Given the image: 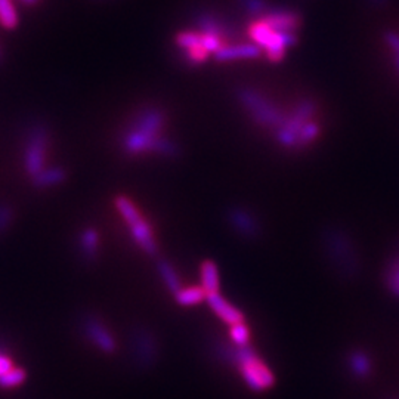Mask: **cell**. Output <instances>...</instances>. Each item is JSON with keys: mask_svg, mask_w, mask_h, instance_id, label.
I'll use <instances>...</instances> for the list:
<instances>
[{"mask_svg": "<svg viewBox=\"0 0 399 399\" xmlns=\"http://www.w3.org/2000/svg\"><path fill=\"white\" fill-rule=\"evenodd\" d=\"M66 179V172L64 167L53 166V167H45L42 172L31 178V183L36 190H46L52 188V186L61 185Z\"/></svg>", "mask_w": 399, "mask_h": 399, "instance_id": "cell-17", "label": "cell"}, {"mask_svg": "<svg viewBox=\"0 0 399 399\" xmlns=\"http://www.w3.org/2000/svg\"><path fill=\"white\" fill-rule=\"evenodd\" d=\"M206 298H207V293L204 291L202 286L182 288L178 295H175V299L178 304L181 306H194L197 303H202L203 300H206Z\"/></svg>", "mask_w": 399, "mask_h": 399, "instance_id": "cell-23", "label": "cell"}, {"mask_svg": "<svg viewBox=\"0 0 399 399\" xmlns=\"http://www.w3.org/2000/svg\"><path fill=\"white\" fill-rule=\"evenodd\" d=\"M216 354L225 363L235 364L237 367H241L251 361H256L259 358L251 346H237L231 343H220L216 346Z\"/></svg>", "mask_w": 399, "mask_h": 399, "instance_id": "cell-12", "label": "cell"}, {"mask_svg": "<svg viewBox=\"0 0 399 399\" xmlns=\"http://www.w3.org/2000/svg\"><path fill=\"white\" fill-rule=\"evenodd\" d=\"M384 42L389 46L392 55H393V64L395 69L399 71V34L396 31H386L384 33Z\"/></svg>", "mask_w": 399, "mask_h": 399, "instance_id": "cell-30", "label": "cell"}, {"mask_svg": "<svg viewBox=\"0 0 399 399\" xmlns=\"http://www.w3.org/2000/svg\"><path fill=\"white\" fill-rule=\"evenodd\" d=\"M346 365H348L351 374L359 380L368 379L372 372L371 358L363 349H352L346 356Z\"/></svg>", "mask_w": 399, "mask_h": 399, "instance_id": "cell-16", "label": "cell"}, {"mask_svg": "<svg viewBox=\"0 0 399 399\" xmlns=\"http://www.w3.org/2000/svg\"><path fill=\"white\" fill-rule=\"evenodd\" d=\"M248 36L253 43L265 50L266 58L271 62L281 61L286 55V50L298 43V36L295 33H278L271 27L256 20L250 25Z\"/></svg>", "mask_w": 399, "mask_h": 399, "instance_id": "cell-3", "label": "cell"}, {"mask_svg": "<svg viewBox=\"0 0 399 399\" xmlns=\"http://www.w3.org/2000/svg\"><path fill=\"white\" fill-rule=\"evenodd\" d=\"M238 370L241 372L246 384L253 392H262L266 389H271L275 383L272 371L265 365L260 358H258L256 361H251L248 364L238 367Z\"/></svg>", "mask_w": 399, "mask_h": 399, "instance_id": "cell-9", "label": "cell"}, {"mask_svg": "<svg viewBox=\"0 0 399 399\" xmlns=\"http://www.w3.org/2000/svg\"><path fill=\"white\" fill-rule=\"evenodd\" d=\"M324 246L328 258L337 268L348 276H352L358 271V256L355 253L352 239L348 234L340 230L330 228L324 234Z\"/></svg>", "mask_w": 399, "mask_h": 399, "instance_id": "cell-4", "label": "cell"}, {"mask_svg": "<svg viewBox=\"0 0 399 399\" xmlns=\"http://www.w3.org/2000/svg\"><path fill=\"white\" fill-rule=\"evenodd\" d=\"M101 2H102V0H101Z\"/></svg>", "mask_w": 399, "mask_h": 399, "instance_id": "cell-38", "label": "cell"}, {"mask_svg": "<svg viewBox=\"0 0 399 399\" xmlns=\"http://www.w3.org/2000/svg\"><path fill=\"white\" fill-rule=\"evenodd\" d=\"M222 38L218 36H211V34H202V48L207 52V53H215L222 48Z\"/></svg>", "mask_w": 399, "mask_h": 399, "instance_id": "cell-31", "label": "cell"}, {"mask_svg": "<svg viewBox=\"0 0 399 399\" xmlns=\"http://www.w3.org/2000/svg\"><path fill=\"white\" fill-rule=\"evenodd\" d=\"M21 2H22L24 5H29V6H30V5H34V4L37 2V0H21Z\"/></svg>", "mask_w": 399, "mask_h": 399, "instance_id": "cell-36", "label": "cell"}, {"mask_svg": "<svg viewBox=\"0 0 399 399\" xmlns=\"http://www.w3.org/2000/svg\"><path fill=\"white\" fill-rule=\"evenodd\" d=\"M260 21L271 27L274 31L298 34V30L300 29L302 24V17L293 9L270 8L268 12L260 18Z\"/></svg>", "mask_w": 399, "mask_h": 399, "instance_id": "cell-10", "label": "cell"}, {"mask_svg": "<svg viewBox=\"0 0 399 399\" xmlns=\"http://www.w3.org/2000/svg\"><path fill=\"white\" fill-rule=\"evenodd\" d=\"M13 367H12V361L10 359L6 356V355H4V354H0V376H4L5 372H8L9 370H12Z\"/></svg>", "mask_w": 399, "mask_h": 399, "instance_id": "cell-34", "label": "cell"}, {"mask_svg": "<svg viewBox=\"0 0 399 399\" xmlns=\"http://www.w3.org/2000/svg\"><path fill=\"white\" fill-rule=\"evenodd\" d=\"M211 311L215 312L223 323L234 326L238 323L244 321V315L241 311H238L235 306H232L225 298H222L219 293H213V295H207L206 298Z\"/></svg>", "mask_w": 399, "mask_h": 399, "instance_id": "cell-15", "label": "cell"}, {"mask_svg": "<svg viewBox=\"0 0 399 399\" xmlns=\"http://www.w3.org/2000/svg\"><path fill=\"white\" fill-rule=\"evenodd\" d=\"M82 330L86 339L95 344L99 351L110 355L117 351V343L114 337L111 336L108 328L105 327V324L98 316L95 315L85 316L82 321Z\"/></svg>", "mask_w": 399, "mask_h": 399, "instance_id": "cell-7", "label": "cell"}, {"mask_svg": "<svg viewBox=\"0 0 399 399\" xmlns=\"http://www.w3.org/2000/svg\"><path fill=\"white\" fill-rule=\"evenodd\" d=\"M237 99L250 117L255 120V123L262 127L276 130L287 117L278 105L253 88H239L237 90Z\"/></svg>", "mask_w": 399, "mask_h": 399, "instance_id": "cell-2", "label": "cell"}, {"mask_svg": "<svg viewBox=\"0 0 399 399\" xmlns=\"http://www.w3.org/2000/svg\"><path fill=\"white\" fill-rule=\"evenodd\" d=\"M195 25L200 34H211V36H218L220 38L235 36V29L231 24L222 21L218 15H215V13L207 10L198 13L195 17Z\"/></svg>", "mask_w": 399, "mask_h": 399, "instance_id": "cell-11", "label": "cell"}, {"mask_svg": "<svg viewBox=\"0 0 399 399\" xmlns=\"http://www.w3.org/2000/svg\"><path fill=\"white\" fill-rule=\"evenodd\" d=\"M209 53L203 49V48H198V49H192V50H186L185 52V57L188 59L191 64H202L207 59Z\"/></svg>", "mask_w": 399, "mask_h": 399, "instance_id": "cell-33", "label": "cell"}, {"mask_svg": "<svg viewBox=\"0 0 399 399\" xmlns=\"http://www.w3.org/2000/svg\"><path fill=\"white\" fill-rule=\"evenodd\" d=\"M25 371L22 368H12L8 372H5L4 376H0V388L2 389H10L20 386L25 380Z\"/></svg>", "mask_w": 399, "mask_h": 399, "instance_id": "cell-27", "label": "cell"}, {"mask_svg": "<svg viewBox=\"0 0 399 399\" xmlns=\"http://www.w3.org/2000/svg\"><path fill=\"white\" fill-rule=\"evenodd\" d=\"M238 2L248 15L255 20H260L270 9L266 0H238Z\"/></svg>", "mask_w": 399, "mask_h": 399, "instance_id": "cell-25", "label": "cell"}, {"mask_svg": "<svg viewBox=\"0 0 399 399\" xmlns=\"http://www.w3.org/2000/svg\"><path fill=\"white\" fill-rule=\"evenodd\" d=\"M371 2H372V4H374L376 6H379V5H383V4L388 2V0H371Z\"/></svg>", "mask_w": 399, "mask_h": 399, "instance_id": "cell-35", "label": "cell"}, {"mask_svg": "<svg viewBox=\"0 0 399 399\" xmlns=\"http://www.w3.org/2000/svg\"><path fill=\"white\" fill-rule=\"evenodd\" d=\"M175 42L183 52L198 49L202 48V34L192 31H182L176 36Z\"/></svg>", "mask_w": 399, "mask_h": 399, "instance_id": "cell-26", "label": "cell"}, {"mask_svg": "<svg viewBox=\"0 0 399 399\" xmlns=\"http://www.w3.org/2000/svg\"><path fill=\"white\" fill-rule=\"evenodd\" d=\"M0 58H2V52H0Z\"/></svg>", "mask_w": 399, "mask_h": 399, "instance_id": "cell-37", "label": "cell"}, {"mask_svg": "<svg viewBox=\"0 0 399 399\" xmlns=\"http://www.w3.org/2000/svg\"><path fill=\"white\" fill-rule=\"evenodd\" d=\"M157 270H158L160 276H162V279H163V283L166 284L167 290L172 293L173 296L178 295V293L182 290V284H181V279H179L175 268L172 266V263L166 259L158 260Z\"/></svg>", "mask_w": 399, "mask_h": 399, "instance_id": "cell-20", "label": "cell"}, {"mask_svg": "<svg viewBox=\"0 0 399 399\" xmlns=\"http://www.w3.org/2000/svg\"><path fill=\"white\" fill-rule=\"evenodd\" d=\"M129 230H130V237L133 238V241H135L142 248L144 253H146V255L151 258L157 256L158 246L155 243L153 230L148 225V222H146L144 218H141L135 223L129 225Z\"/></svg>", "mask_w": 399, "mask_h": 399, "instance_id": "cell-14", "label": "cell"}, {"mask_svg": "<svg viewBox=\"0 0 399 399\" xmlns=\"http://www.w3.org/2000/svg\"><path fill=\"white\" fill-rule=\"evenodd\" d=\"M166 122L163 110L157 106L144 108L122 138V146L129 155L150 153L153 142L160 136Z\"/></svg>", "mask_w": 399, "mask_h": 399, "instance_id": "cell-1", "label": "cell"}, {"mask_svg": "<svg viewBox=\"0 0 399 399\" xmlns=\"http://www.w3.org/2000/svg\"><path fill=\"white\" fill-rule=\"evenodd\" d=\"M132 358L139 368H151L158 358V342L150 328L136 327L130 331Z\"/></svg>", "mask_w": 399, "mask_h": 399, "instance_id": "cell-6", "label": "cell"}, {"mask_svg": "<svg viewBox=\"0 0 399 399\" xmlns=\"http://www.w3.org/2000/svg\"><path fill=\"white\" fill-rule=\"evenodd\" d=\"M226 220L231 225V228L247 239H255L260 235V223L255 213H251L246 207L234 206L226 213Z\"/></svg>", "mask_w": 399, "mask_h": 399, "instance_id": "cell-8", "label": "cell"}, {"mask_svg": "<svg viewBox=\"0 0 399 399\" xmlns=\"http://www.w3.org/2000/svg\"><path fill=\"white\" fill-rule=\"evenodd\" d=\"M78 246H80V253L85 260L88 262H93L97 259L98 255V248H99V234L95 228H85L82 232H80L78 237Z\"/></svg>", "mask_w": 399, "mask_h": 399, "instance_id": "cell-18", "label": "cell"}, {"mask_svg": "<svg viewBox=\"0 0 399 399\" xmlns=\"http://www.w3.org/2000/svg\"><path fill=\"white\" fill-rule=\"evenodd\" d=\"M386 286L393 296L399 298V259L389 266L388 275H386Z\"/></svg>", "mask_w": 399, "mask_h": 399, "instance_id": "cell-28", "label": "cell"}, {"mask_svg": "<svg viewBox=\"0 0 399 399\" xmlns=\"http://www.w3.org/2000/svg\"><path fill=\"white\" fill-rule=\"evenodd\" d=\"M262 55V49L255 43H238L222 46L216 53L215 59L218 62H231L241 59H256Z\"/></svg>", "mask_w": 399, "mask_h": 399, "instance_id": "cell-13", "label": "cell"}, {"mask_svg": "<svg viewBox=\"0 0 399 399\" xmlns=\"http://www.w3.org/2000/svg\"><path fill=\"white\" fill-rule=\"evenodd\" d=\"M13 211L8 204H0V234L8 231V228L12 223Z\"/></svg>", "mask_w": 399, "mask_h": 399, "instance_id": "cell-32", "label": "cell"}, {"mask_svg": "<svg viewBox=\"0 0 399 399\" xmlns=\"http://www.w3.org/2000/svg\"><path fill=\"white\" fill-rule=\"evenodd\" d=\"M49 132L42 123H36L29 129L24 146V170L30 178H34L45 169L48 153Z\"/></svg>", "mask_w": 399, "mask_h": 399, "instance_id": "cell-5", "label": "cell"}, {"mask_svg": "<svg viewBox=\"0 0 399 399\" xmlns=\"http://www.w3.org/2000/svg\"><path fill=\"white\" fill-rule=\"evenodd\" d=\"M114 204H115V209L118 210V213H120V215H122V218L125 219V222L127 225L135 223L136 220H139L142 218L139 210L136 209V206L133 204L130 200L127 197H125V195H118L114 200Z\"/></svg>", "mask_w": 399, "mask_h": 399, "instance_id": "cell-21", "label": "cell"}, {"mask_svg": "<svg viewBox=\"0 0 399 399\" xmlns=\"http://www.w3.org/2000/svg\"><path fill=\"white\" fill-rule=\"evenodd\" d=\"M230 332H231V339H232L234 344H237V346L248 344V328L244 324V321L231 326Z\"/></svg>", "mask_w": 399, "mask_h": 399, "instance_id": "cell-29", "label": "cell"}, {"mask_svg": "<svg viewBox=\"0 0 399 399\" xmlns=\"http://www.w3.org/2000/svg\"><path fill=\"white\" fill-rule=\"evenodd\" d=\"M150 153L157 154V155H162V157L173 158V157L179 155L181 148H179V145H178L175 141H172L170 138H166V136L160 135V136L153 142L151 148H150Z\"/></svg>", "mask_w": 399, "mask_h": 399, "instance_id": "cell-22", "label": "cell"}, {"mask_svg": "<svg viewBox=\"0 0 399 399\" xmlns=\"http://www.w3.org/2000/svg\"><path fill=\"white\" fill-rule=\"evenodd\" d=\"M18 13L12 0H0V25L4 29L13 30L18 25Z\"/></svg>", "mask_w": 399, "mask_h": 399, "instance_id": "cell-24", "label": "cell"}, {"mask_svg": "<svg viewBox=\"0 0 399 399\" xmlns=\"http://www.w3.org/2000/svg\"><path fill=\"white\" fill-rule=\"evenodd\" d=\"M202 287L207 295L213 293H219L220 283H219V271L215 262L204 260L202 263Z\"/></svg>", "mask_w": 399, "mask_h": 399, "instance_id": "cell-19", "label": "cell"}]
</instances>
